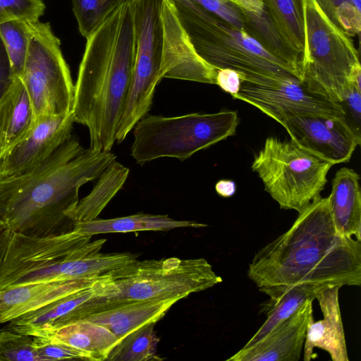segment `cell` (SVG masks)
Instances as JSON below:
<instances>
[{
    "instance_id": "obj_1",
    "label": "cell",
    "mask_w": 361,
    "mask_h": 361,
    "mask_svg": "<svg viewBox=\"0 0 361 361\" xmlns=\"http://www.w3.org/2000/svg\"><path fill=\"white\" fill-rule=\"evenodd\" d=\"M291 227L261 248L247 276L257 288L305 283L323 286L361 284V241L341 235L328 197L314 199Z\"/></svg>"
},
{
    "instance_id": "obj_2",
    "label": "cell",
    "mask_w": 361,
    "mask_h": 361,
    "mask_svg": "<svg viewBox=\"0 0 361 361\" xmlns=\"http://www.w3.org/2000/svg\"><path fill=\"white\" fill-rule=\"evenodd\" d=\"M116 159L111 151L85 149L72 135L47 159L16 176L0 175V217L4 229L32 237L67 233V213L78 204L80 188L97 179Z\"/></svg>"
},
{
    "instance_id": "obj_3",
    "label": "cell",
    "mask_w": 361,
    "mask_h": 361,
    "mask_svg": "<svg viewBox=\"0 0 361 361\" xmlns=\"http://www.w3.org/2000/svg\"><path fill=\"white\" fill-rule=\"evenodd\" d=\"M130 2L87 39L80 63L72 114L87 128L91 149L111 151L130 87L135 56Z\"/></svg>"
},
{
    "instance_id": "obj_4",
    "label": "cell",
    "mask_w": 361,
    "mask_h": 361,
    "mask_svg": "<svg viewBox=\"0 0 361 361\" xmlns=\"http://www.w3.org/2000/svg\"><path fill=\"white\" fill-rule=\"evenodd\" d=\"M168 1L195 52L214 68L234 70L241 80L288 77L300 80L297 71L266 51L243 28L190 0Z\"/></svg>"
},
{
    "instance_id": "obj_5",
    "label": "cell",
    "mask_w": 361,
    "mask_h": 361,
    "mask_svg": "<svg viewBox=\"0 0 361 361\" xmlns=\"http://www.w3.org/2000/svg\"><path fill=\"white\" fill-rule=\"evenodd\" d=\"M303 46L300 80L312 92L341 103L361 68L350 35L334 24L315 0H301Z\"/></svg>"
},
{
    "instance_id": "obj_6",
    "label": "cell",
    "mask_w": 361,
    "mask_h": 361,
    "mask_svg": "<svg viewBox=\"0 0 361 361\" xmlns=\"http://www.w3.org/2000/svg\"><path fill=\"white\" fill-rule=\"evenodd\" d=\"M235 111L177 116L146 115L133 128L130 155L137 164L162 157L185 161L195 153L235 134Z\"/></svg>"
},
{
    "instance_id": "obj_7",
    "label": "cell",
    "mask_w": 361,
    "mask_h": 361,
    "mask_svg": "<svg viewBox=\"0 0 361 361\" xmlns=\"http://www.w3.org/2000/svg\"><path fill=\"white\" fill-rule=\"evenodd\" d=\"M331 166L293 140L271 136L255 154L251 168L281 209L299 213L320 195Z\"/></svg>"
},
{
    "instance_id": "obj_8",
    "label": "cell",
    "mask_w": 361,
    "mask_h": 361,
    "mask_svg": "<svg viewBox=\"0 0 361 361\" xmlns=\"http://www.w3.org/2000/svg\"><path fill=\"white\" fill-rule=\"evenodd\" d=\"M165 0H131L135 56L130 87L118 124L116 142H122L151 109L156 87L163 78Z\"/></svg>"
},
{
    "instance_id": "obj_9",
    "label": "cell",
    "mask_w": 361,
    "mask_h": 361,
    "mask_svg": "<svg viewBox=\"0 0 361 361\" xmlns=\"http://www.w3.org/2000/svg\"><path fill=\"white\" fill-rule=\"evenodd\" d=\"M111 276L114 290L111 299L178 302L222 282L204 258L136 259Z\"/></svg>"
},
{
    "instance_id": "obj_10",
    "label": "cell",
    "mask_w": 361,
    "mask_h": 361,
    "mask_svg": "<svg viewBox=\"0 0 361 361\" xmlns=\"http://www.w3.org/2000/svg\"><path fill=\"white\" fill-rule=\"evenodd\" d=\"M35 114L43 117L72 112L75 87L61 42L49 23L32 24V32L21 77Z\"/></svg>"
},
{
    "instance_id": "obj_11",
    "label": "cell",
    "mask_w": 361,
    "mask_h": 361,
    "mask_svg": "<svg viewBox=\"0 0 361 361\" xmlns=\"http://www.w3.org/2000/svg\"><path fill=\"white\" fill-rule=\"evenodd\" d=\"M257 108L279 123L296 116H345L343 106L310 92L297 78L241 80L233 97Z\"/></svg>"
},
{
    "instance_id": "obj_12",
    "label": "cell",
    "mask_w": 361,
    "mask_h": 361,
    "mask_svg": "<svg viewBox=\"0 0 361 361\" xmlns=\"http://www.w3.org/2000/svg\"><path fill=\"white\" fill-rule=\"evenodd\" d=\"M113 293L111 274H106L85 288L9 322L8 326L10 329L19 333L41 336L81 320L98 305L111 299Z\"/></svg>"
},
{
    "instance_id": "obj_13",
    "label": "cell",
    "mask_w": 361,
    "mask_h": 361,
    "mask_svg": "<svg viewBox=\"0 0 361 361\" xmlns=\"http://www.w3.org/2000/svg\"><path fill=\"white\" fill-rule=\"evenodd\" d=\"M281 125L295 143L333 165L349 161L360 145L345 116H296Z\"/></svg>"
},
{
    "instance_id": "obj_14",
    "label": "cell",
    "mask_w": 361,
    "mask_h": 361,
    "mask_svg": "<svg viewBox=\"0 0 361 361\" xmlns=\"http://www.w3.org/2000/svg\"><path fill=\"white\" fill-rule=\"evenodd\" d=\"M74 123L72 112L37 120L27 135L0 160V175H19L39 165L72 135Z\"/></svg>"
},
{
    "instance_id": "obj_15",
    "label": "cell",
    "mask_w": 361,
    "mask_h": 361,
    "mask_svg": "<svg viewBox=\"0 0 361 361\" xmlns=\"http://www.w3.org/2000/svg\"><path fill=\"white\" fill-rule=\"evenodd\" d=\"M312 302L308 300L296 312L285 319L262 339L243 347L228 361H298L306 330L313 318Z\"/></svg>"
},
{
    "instance_id": "obj_16",
    "label": "cell",
    "mask_w": 361,
    "mask_h": 361,
    "mask_svg": "<svg viewBox=\"0 0 361 361\" xmlns=\"http://www.w3.org/2000/svg\"><path fill=\"white\" fill-rule=\"evenodd\" d=\"M163 19L165 29L163 78L216 85L217 69L195 52L168 0L164 1Z\"/></svg>"
},
{
    "instance_id": "obj_17",
    "label": "cell",
    "mask_w": 361,
    "mask_h": 361,
    "mask_svg": "<svg viewBox=\"0 0 361 361\" xmlns=\"http://www.w3.org/2000/svg\"><path fill=\"white\" fill-rule=\"evenodd\" d=\"M340 288L324 287L315 295L323 319L314 322L312 318L307 325L303 345L305 361L316 357L314 348L326 351L333 361L349 360L338 301Z\"/></svg>"
},
{
    "instance_id": "obj_18",
    "label": "cell",
    "mask_w": 361,
    "mask_h": 361,
    "mask_svg": "<svg viewBox=\"0 0 361 361\" xmlns=\"http://www.w3.org/2000/svg\"><path fill=\"white\" fill-rule=\"evenodd\" d=\"M176 300L107 299L80 321H88L109 329L120 340L131 331L155 324Z\"/></svg>"
},
{
    "instance_id": "obj_19",
    "label": "cell",
    "mask_w": 361,
    "mask_h": 361,
    "mask_svg": "<svg viewBox=\"0 0 361 361\" xmlns=\"http://www.w3.org/2000/svg\"><path fill=\"white\" fill-rule=\"evenodd\" d=\"M101 276L34 283L1 290L0 324L9 322L60 298L85 288Z\"/></svg>"
},
{
    "instance_id": "obj_20",
    "label": "cell",
    "mask_w": 361,
    "mask_h": 361,
    "mask_svg": "<svg viewBox=\"0 0 361 361\" xmlns=\"http://www.w3.org/2000/svg\"><path fill=\"white\" fill-rule=\"evenodd\" d=\"M328 197L331 214L337 231L361 241V190L360 176L343 167L336 173Z\"/></svg>"
},
{
    "instance_id": "obj_21",
    "label": "cell",
    "mask_w": 361,
    "mask_h": 361,
    "mask_svg": "<svg viewBox=\"0 0 361 361\" xmlns=\"http://www.w3.org/2000/svg\"><path fill=\"white\" fill-rule=\"evenodd\" d=\"M35 114L26 89L18 77L0 98V160L33 128Z\"/></svg>"
},
{
    "instance_id": "obj_22",
    "label": "cell",
    "mask_w": 361,
    "mask_h": 361,
    "mask_svg": "<svg viewBox=\"0 0 361 361\" xmlns=\"http://www.w3.org/2000/svg\"><path fill=\"white\" fill-rule=\"evenodd\" d=\"M324 287L327 286L301 283L259 288L269 297V300L262 305V310L267 318L244 347L253 345L296 312L308 300H314L317 292Z\"/></svg>"
},
{
    "instance_id": "obj_23",
    "label": "cell",
    "mask_w": 361,
    "mask_h": 361,
    "mask_svg": "<svg viewBox=\"0 0 361 361\" xmlns=\"http://www.w3.org/2000/svg\"><path fill=\"white\" fill-rule=\"evenodd\" d=\"M207 224L194 221L176 220L168 215L139 213L109 219H93L74 223L73 229L90 235L111 233L166 231L178 228H203Z\"/></svg>"
},
{
    "instance_id": "obj_24",
    "label": "cell",
    "mask_w": 361,
    "mask_h": 361,
    "mask_svg": "<svg viewBox=\"0 0 361 361\" xmlns=\"http://www.w3.org/2000/svg\"><path fill=\"white\" fill-rule=\"evenodd\" d=\"M87 353L92 361L106 360L119 339L109 329L88 321H78L43 336Z\"/></svg>"
},
{
    "instance_id": "obj_25",
    "label": "cell",
    "mask_w": 361,
    "mask_h": 361,
    "mask_svg": "<svg viewBox=\"0 0 361 361\" xmlns=\"http://www.w3.org/2000/svg\"><path fill=\"white\" fill-rule=\"evenodd\" d=\"M129 174V169L114 161L98 177L91 192L67 213L74 223L93 220L123 186Z\"/></svg>"
},
{
    "instance_id": "obj_26",
    "label": "cell",
    "mask_w": 361,
    "mask_h": 361,
    "mask_svg": "<svg viewBox=\"0 0 361 361\" xmlns=\"http://www.w3.org/2000/svg\"><path fill=\"white\" fill-rule=\"evenodd\" d=\"M264 11L283 41L300 54L303 46L301 0H262Z\"/></svg>"
},
{
    "instance_id": "obj_27",
    "label": "cell",
    "mask_w": 361,
    "mask_h": 361,
    "mask_svg": "<svg viewBox=\"0 0 361 361\" xmlns=\"http://www.w3.org/2000/svg\"><path fill=\"white\" fill-rule=\"evenodd\" d=\"M246 22L243 29L269 54L300 74V54L292 50L281 38L264 9L260 13L244 10Z\"/></svg>"
},
{
    "instance_id": "obj_28",
    "label": "cell",
    "mask_w": 361,
    "mask_h": 361,
    "mask_svg": "<svg viewBox=\"0 0 361 361\" xmlns=\"http://www.w3.org/2000/svg\"><path fill=\"white\" fill-rule=\"evenodd\" d=\"M154 325H145L123 336L111 350L106 360H161V358L157 355L159 337L154 331Z\"/></svg>"
},
{
    "instance_id": "obj_29",
    "label": "cell",
    "mask_w": 361,
    "mask_h": 361,
    "mask_svg": "<svg viewBox=\"0 0 361 361\" xmlns=\"http://www.w3.org/2000/svg\"><path fill=\"white\" fill-rule=\"evenodd\" d=\"M34 22L10 20L0 23V37L15 76L20 78L25 64Z\"/></svg>"
},
{
    "instance_id": "obj_30",
    "label": "cell",
    "mask_w": 361,
    "mask_h": 361,
    "mask_svg": "<svg viewBox=\"0 0 361 361\" xmlns=\"http://www.w3.org/2000/svg\"><path fill=\"white\" fill-rule=\"evenodd\" d=\"M131 0H72L80 34L87 39L116 10Z\"/></svg>"
},
{
    "instance_id": "obj_31",
    "label": "cell",
    "mask_w": 361,
    "mask_h": 361,
    "mask_svg": "<svg viewBox=\"0 0 361 361\" xmlns=\"http://www.w3.org/2000/svg\"><path fill=\"white\" fill-rule=\"evenodd\" d=\"M327 17L351 37L361 29V0H315Z\"/></svg>"
},
{
    "instance_id": "obj_32",
    "label": "cell",
    "mask_w": 361,
    "mask_h": 361,
    "mask_svg": "<svg viewBox=\"0 0 361 361\" xmlns=\"http://www.w3.org/2000/svg\"><path fill=\"white\" fill-rule=\"evenodd\" d=\"M0 361H41L33 336L12 329L0 331Z\"/></svg>"
},
{
    "instance_id": "obj_33",
    "label": "cell",
    "mask_w": 361,
    "mask_h": 361,
    "mask_svg": "<svg viewBox=\"0 0 361 361\" xmlns=\"http://www.w3.org/2000/svg\"><path fill=\"white\" fill-rule=\"evenodd\" d=\"M33 339L41 361L61 360L92 361L87 353L50 337L33 336Z\"/></svg>"
},
{
    "instance_id": "obj_34",
    "label": "cell",
    "mask_w": 361,
    "mask_h": 361,
    "mask_svg": "<svg viewBox=\"0 0 361 361\" xmlns=\"http://www.w3.org/2000/svg\"><path fill=\"white\" fill-rule=\"evenodd\" d=\"M44 10L42 0H0V23L10 20L36 22Z\"/></svg>"
},
{
    "instance_id": "obj_35",
    "label": "cell",
    "mask_w": 361,
    "mask_h": 361,
    "mask_svg": "<svg viewBox=\"0 0 361 361\" xmlns=\"http://www.w3.org/2000/svg\"><path fill=\"white\" fill-rule=\"evenodd\" d=\"M231 25L243 28L246 22L243 8L227 0H190Z\"/></svg>"
},
{
    "instance_id": "obj_36",
    "label": "cell",
    "mask_w": 361,
    "mask_h": 361,
    "mask_svg": "<svg viewBox=\"0 0 361 361\" xmlns=\"http://www.w3.org/2000/svg\"><path fill=\"white\" fill-rule=\"evenodd\" d=\"M345 113V118L350 116L348 123L355 133L360 137V115H361V89L354 84L348 90L343 101L339 103Z\"/></svg>"
},
{
    "instance_id": "obj_37",
    "label": "cell",
    "mask_w": 361,
    "mask_h": 361,
    "mask_svg": "<svg viewBox=\"0 0 361 361\" xmlns=\"http://www.w3.org/2000/svg\"><path fill=\"white\" fill-rule=\"evenodd\" d=\"M241 84L240 75L230 68L217 69L216 85L233 97L239 91Z\"/></svg>"
},
{
    "instance_id": "obj_38",
    "label": "cell",
    "mask_w": 361,
    "mask_h": 361,
    "mask_svg": "<svg viewBox=\"0 0 361 361\" xmlns=\"http://www.w3.org/2000/svg\"><path fill=\"white\" fill-rule=\"evenodd\" d=\"M9 59L0 37V98L12 83L14 78Z\"/></svg>"
},
{
    "instance_id": "obj_39",
    "label": "cell",
    "mask_w": 361,
    "mask_h": 361,
    "mask_svg": "<svg viewBox=\"0 0 361 361\" xmlns=\"http://www.w3.org/2000/svg\"><path fill=\"white\" fill-rule=\"evenodd\" d=\"M251 13H260L264 11L262 0H227Z\"/></svg>"
},
{
    "instance_id": "obj_40",
    "label": "cell",
    "mask_w": 361,
    "mask_h": 361,
    "mask_svg": "<svg viewBox=\"0 0 361 361\" xmlns=\"http://www.w3.org/2000/svg\"><path fill=\"white\" fill-rule=\"evenodd\" d=\"M217 194L223 197H229L234 195L236 185L231 180H220L215 185Z\"/></svg>"
},
{
    "instance_id": "obj_41",
    "label": "cell",
    "mask_w": 361,
    "mask_h": 361,
    "mask_svg": "<svg viewBox=\"0 0 361 361\" xmlns=\"http://www.w3.org/2000/svg\"><path fill=\"white\" fill-rule=\"evenodd\" d=\"M4 229V224L0 217V233L3 231Z\"/></svg>"
}]
</instances>
